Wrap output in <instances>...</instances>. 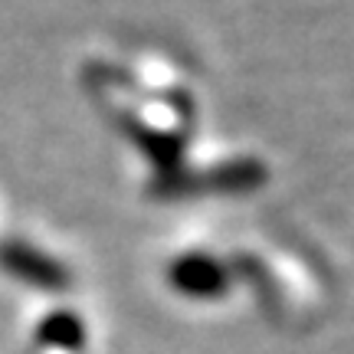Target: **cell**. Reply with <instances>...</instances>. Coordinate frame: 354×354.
Wrapping results in <instances>:
<instances>
[{
    "label": "cell",
    "mask_w": 354,
    "mask_h": 354,
    "mask_svg": "<svg viewBox=\"0 0 354 354\" xmlns=\"http://www.w3.org/2000/svg\"><path fill=\"white\" fill-rule=\"evenodd\" d=\"M167 282L187 299H216L230 286L227 269L207 253H184L167 266Z\"/></svg>",
    "instance_id": "obj_2"
},
{
    "label": "cell",
    "mask_w": 354,
    "mask_h": 354,
    "mask_svg": "<svg viewBox=\"0 0 354 354\" xmlns=\"http://www.w3.org/2000/svg\"><path fill=\"white\" fill-rule=\"evenodd\" d=\"M125 125H128V131L141 141V148H148V154H151L161 167L174 165L177 158H180V141L177 138H171V135H158L154 128L138 125V122H125Z\"/></svg>",
    "instance_id": "obj_4"
},
{
    "label": "cell",
    "mask_w": 354,
    "mask_h": 354,
    "mask_svg": "<svg viewBox=\"0 0 354 354\" xmlns=\"http://www.w3.org/2000/svg\"><path fill=\"white\" fill-rule=\"evenodd\" d=\"M37 342L43 348H53V351H79L86 344V322L69 312V308H59V312H50V315L39 322L37 328Z\"/></svg>",
    "instance_id": "obj_3"
},
{
    "label": "cell",
    "mask_w": 354,
    "mask_h": 354,
    "mask_svg": "<svg viewBox=\"0 0 354 354\" xmlns=\"http://www.w3.org/2000/svg\"><path fill=\"white\" fill-rule=\"evenodd\" d=\"M0 269L43 292H63L73 286V276L59 259L24 240H0Z\"/></svg>",
    "instance_id": "obj_1"
}]
</instances>
